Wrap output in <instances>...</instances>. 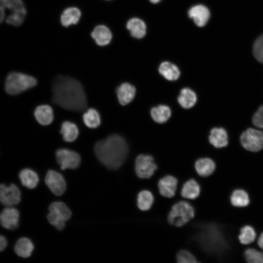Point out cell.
Masks as SVG:
<instances>
[{"label": "cell", "mask_w": 263, "mask_h": 263, "mask_svg": "<svg viewBox=\"0 0 263 263\" xmlns=\"http://www.w3.org/2000/svg\"><path fill=\"white\" fill-rule=\"evenodd\" d=\"M50 217L63 222H66L71 217L72 213L69 207L61 202H54L49 207Z\"/></svg>", "instance_id": "obj_13"}, {"label": "cell", "mask_w": 263, "mask_h": 263, "mask_svg": "<svg viewBox=\"0 0 263 263\" xmlns=\"http://www.w3.org/2000/svg\"><path fill=\"white\" fill-rule=\"evenodd\" d=\"M94 150L98 159L110 169H118L125 161L128 152L125 139L117 134L109 136L98 141Z\"/></svg>", "instance_id": "obj_2"}, {"label": "cell", "mask_w": 263, "mask_h": 263, "mask_svg": "<svg viewBox=\"0 0 263 263\" xmlns=\"http://www.w3.org/2000/svg\"><path fill=\"white\" fill-rule=\"evenodd\" d=\"M157 168V165L151 155L142 154L136 158L135 171L140 178H150L154 174Z\"/></svg>", "instance_id": "obj_7"}, {"label": "cell", "mask_w": 263, "mask_h": 263, "mask_svg": "<svg viewBox=\"0 0 263 263\" xmlns=\"http://www.w3.org/2000/svg\"><path fill=\"white\" fill-rule=\"evenodd\" d=\"M135 87L128 83L121 84L116 90L118 101L122 105H126L130 103L135 94Z\"/></svg>", "instance_id": "obj_15"}, {"label": "cell", "mask_w": 263, "mask_h": 263, "mask_svg": "<svg viewBox=\"0 0 263 263\" xmlns=\"http://www.w3.org/2000/svg\"><path fill=\"white\" fill-rule=\"evenodd\" d=\"M177 261L179 263H194L197 262L195 257L189 251L181 250L176 257Z\"/></svg>", "instance_id": "obj_35"}, {"label": "cell", "mask_w": 263, "mask_h": 263, "mask_svg": "<svg viewBox=\"0 0 263 263\" xmlns=\"http://www.w3.org/2000/svg\"><path fill=\"white\" fill-rule=\"evenodd\" d=\"M152 3H156L159 2L161 0H150Z\"/></svg>", "instance_id": "obj_40"}, {"label": "cell", "mask_w": 263, "mask_h": 263, "mask_svg": "<svg viewBox=\"0 0 263 263\" xmlns=\"http://www.w3.org/2000/svg\"><path fill=\"white\" fill-rule=\"evenodd\" d=\"M242 146L247 150L257 152L263 149V132L259 130L248 128L240 137Z\"/></svg>", "instance_id": "obj_6"}, {"label": "cell", "mask_w": 263, "mask_h": 263, "mask_svg": "<svg viewBox=\"0 0 263 263\" xmlns=\"http://www.w3.org/2000/svg\"><path fill=\"white\" fill-rule=\"evenodd\" d=\"M250 246L254 247L263 250V231L258 236L255 243L251 244Z\"/></svg>", "instance_id": "obj_37"}, {"label": "cell", "mask_w": 263, "mask_h": 263, "mask_svg": "<svg viewBox=\"0 0 263 263\" xmlns=\"http://www.w3.org/2000/svg\"><path fill=\"white\" fill-rule=\"evenodd\" d=\"M53 101L68 110L80 112L86 109L87 98L83 87L76 79L59 75L52 83Z\"/></svg>", "instance_id": "obj_1"}, {"label": "cell", "mask_w": 263, "mask_h": 263, "mask_svg": "<svg viewBox=\"0 0 263 263\" xmlns=\"http://www.w3.org/2000/svg\"><path fill=\"white\" fill-rule=\"evenodd\" d=\"M34 248V246L31 241L28 238L23 237L17 241L14 250L17 255L25 258L31 255Z\"/></svg>", "instance_id": "obj_23"}, {"label": "cell", "mask_w": 263, "mask_h": 263, "mask_svg": "<svg viewBox=\"0 0 263 263\" xmlns=\"http://www.w3.org/2000/svg\"><path fill=\"white\" fill-rule=\"evenodd\" d=\"M7 241L6 238L0 235V252L2 251L6 248Z\"/></svg>", "instance_id": "obj_38"}, {"label": "cell", "mask_w": 263, "mask_h": 263, "mask_svg": "<svg viewBox=\"0 0 263 263\" xmlns=\"http://www.w3.org/2000/svg\"><path fill=\"white\" fill-rule=\"evenodd\" d=\"M209 141L216 148L226 147L228 144V137L226 132L222 128L212 129L209 136Z\"/></svg>", "instance_id": "obj_19"}, {"label": "cell", "mask_w": 263, "mask_h": 263, "mask_svg": "<svg viewBox=\"0 0 263 263\" xmlns=\"http://www.w3.org/2000/svg\"><path fill=\"white\" fill-rule=\"evenodd\" d=\"M197 101V96L194 91L189 88H183L178 97V101L184 108L189 109L192 107Z\"/></svg>", "instance_id": "obj_28"}, {"label": "cell", "mask_w": 263, "mask_h": 263, "mask_svg": "<svg viewBox=\"0 0 263 263\" xmlns=\"http://www.w3.org/2000/svg\"><path fill=\"white\" fill-rule=\"evenodd\" d=\"M83 120L85 124L90 128L98 127L101 122L98 112L94 109H88L83 115Z\"/></svg>", "instance_id": "obj_33"}, {"label": "cell", "mask_w": 263, "mask_h": 263, "mask_svg": "<svg viewBox=\"0 0 263 263\" xmlns=\"http://www.w3.org/2000/svg\"><path fill=\"white\" fill-rule=\"evenodd\" d=\"M201 188L198 183L193 179L187 181L183 186L181 194L183 198L195 199L200 195Z\"/></svg>", "instance_id": "obj_22"}, {"label": "cell", "mask_w": 263, "mask_h": 263, "mask_svg": "<svg viewBox=\"0 0 263 263\" xmlns=\"http://www.w3.org/2000/svg\"><path fill=\"white\" fill-rule=\"evenodd\" d=\"M19 178L22 185L30 189L36 188L39 181L37 173L29 169L21 170L19 173Z\"/></svg>", "instance_id": "obj_26"}, {"label": "cell", "mask_w": 263, "mask_h": 263, "mask_svg": "<svg viewBox=\"0 0 263 263\" xmlns=\"http://www.w3.org/2000/svg\"><path fill=\"white\" fill-rule=\"evenodd\" d=\"M60 132L63 139L68 142L75 141L78 135V129L76 125L70 121H64L61 124Z\"/></svg>", "instance_id": "obj_29"}, {"label": "cell", "mask_w": 263, "mask_h": 263, "mask_svg": "<svg viewBox=\"0 0 263 263\" xmlns=\"http://www.w3.org/2000/svg\"><path fill=\"white\" fill-rule=\"evenodd\" d=\"M37 83L36 79L31 75L13 72L6 77L5 89L8 94L16 95L34 87Z\"/></svg>", "instance_id": "obj_3"}, {"label": "cell", "mask_w": 263, "mask_h": 263, "mask_svg": "<svg viewBox=\"0 0 263 263\" xmlns=\"http://www.w3.org/2000/svg\"><path fill=\"white\" fill-rule=\"evenodd\" d=\"M257 237L255 229L249 225H245L241 227L238 237L239 242L244 245H250L254 243Z\"/></svg>", "instance_id": "obj_21"}, {"label": "cell", "mask_w": 263, "mask_h": 263, "mask_svg": "<svg viewBox=\"0 0 263 263\" xmlns=\"http://www.w3.org/2000/svg\"><path fill=\"white\" fill-rule=\"evenodd\" d=\"M244 257L246 263H263V250L247 245Z\"/></svg>", "instance_id": "obj_32"}, {"label": "cell", "mask_w": 263, "mask_h": 263, "mask_svg": "<svg viewBox=\"0 0 263 263\" xmlns=\"http://www.w3.org/2000/svg\"><path fill=\"white\" fill-rule=\"evenodd\" d=\"M21 194L19 188L13 184L9 186L0 184V202L4 206L12 207L20 201Z\"/></svg>", "instance_id": "obj_9"}, {"label": "cell", "mask_w": 263, "mask_h": 263, "mask_svg": "<svg viewBox=\"0 0 263 263\" xmlns=\"http://www.w3.org/2000/svg\"><path fill=\"white\" fill-rule=\"evenodd\" d=\"M159 72L166 79L170 81L177 80L180 75L178 67L168 61L163 62L160 64Z\"/></svg>", "instance_id": "obj_27"}, {"label": "cell", "mask_w": 263, "mask_h": 263, "mask_svg": "<svg viewBox=\"0 0 263 263\" xmlns=\"http://www.w3.org/2000/svg\"><path fill=\"white\" fill-rule=\"evenodd\" d=\"M6 19L5 10L4 7L0 3V23Z\"/></svg>", "instance_id": "obj_39"}, {"label": "cell", "mask_w": 263, "mask_h": 263, "mask_svg": "<svg viewBox=\"0 0 263 263\" xmlns=\"http://www.w3.org/2000/svg\"><path fill=\"white\" fill-rule=\"evenodd\" d=\"M56 160L62 170L66 169H75L79 166L80 157L75 151L60 149L56 151Z\"/></svg>", "instance_id": "obj_8"}, {"label": "cell", "mask_w": 263, "mask_h": 263, "mask_svg": "<svg viewBox=\"0 0 263 263\" xmlns=\"http://www.w3.org/2000/svg\"><path fill=\"white\" fill-rule=\"evenodd\" d=\"M253 54L256 59L263 63V35L260 36L253 45Z\"/></svg>", "instance_id": "obj_34"}, {"label": "cell", "mask_w": 263, "mask_h": 263, "mask_svg": "<svg viewBox=\"0 0 263 263\" xmlns=\"http://www.w3.org/2000/svg\"><path fill=\"white\" fill-rule=\"evenodd\" d=\"M45 182L52 192L56 195H61L66 190V184L63 177L56 171L49 170L47 172Z\"/></svg>", "instance_id": "obj_10"}, {"label": "cell", "mask_w": 263, "mask_h": 263, "mask_svg": "<svg viewBox=\"0 0 263 263\" xmlns=\"http://www.w3.org/2000/svg\"><path fill=\"white\" fill-rule=\"evenodd\" d=\"M229 201L231 205L237 208H244L249 205L250 202L248 192L243 188H236L231 192Z\"/></svg>", "instance_id": "obj_16"}, {"label": "cell", "mask_w": 263, "mask_h": 263, "mask_svg": "<svg viewBox=\"0 0 263 263\" xmlns=\"http://www.w3.org/2000/svg\"><path fill=\"white\" fill-rule=\"evenodd\" d=\"M81 12L76 7H69L66 9L61 15L60 21L62 25L68 27L72 24H76L79 20Z\"/></svg>", "instance_id": "obj_25"}, {"label": "cell", "mask_w": 263, "mask_h": 263, "mask_svg": "<svg viewBox=\"0 0 263 263\" xmlns=\"http://www.w3.org/2000/svg\"><path fill=\"white\" fill-rule=\"evenodd\" d=\"M215 162L209 158H202L195 163V169L197 173L202 177H207L211 175L216 169Z\"/></svg>", "instance_id": "obj_17"}, {"label": "cell", "mask_w": 263, "mask_h": 263, "mask_svg": "<svg viewBox=\"0 0 263 263\" xmlns=\"http://www.w3.org/2000/svg\"><path fill=\"white\" fill-rule=\"evenodd\" d=\"M178 181L171 175H167L160 179L158 184L159 191L161 195L167 198L173 197L176 193Z\"/></svg>", "instance_id": "obj_12"}, {"label": "cell", "mask_w": 263, "mask_h": 263, "mask_svg": "<svg viewBox=\"0 0 263 263\" xmlns=\"http://www.w3.org/2000/svg\"><path fill=\"white\" fill-rule=\"evenodd\" d=\"M91 36L96 44L99 46L108 44L112 38L111 31L107 26L103 25L96 26L92 32Z\"/></svg>", "instance_id": "obj_18"}, {"label": "cell", "mask_w": 263, "mask_h": 263, "mask_svg": "<svg viewBox=\"0 0 263 263\" xmlns=\"http://www.w3.org/2000/svg\"><path fill=\"white\" fill-rule=\"evenodd\" d=\"M151 116L156 122L163 123L170 117L171 111L169 108L166 105H159L152 108L150 111Z\"/></svg>", "instance_id": "obj_30"}, {"label": "cell", "mask_w": 263, "mask_h": 263, "mask_svg": "<svg viewBox=\"0 0 263 263\" xmlns=\"http://www.w3.org/2000/svg\"><path fill=\"white\" fill-rule=\"evenodd\" d=\"M154 201V197L152 193L148 190L140 191L137 198V205L141 210L147 211L149 210Z\"/></svg>", "instance_id": "obj_31"}, {"label": "cell", "mask_w": 263, "mask_h": 263, "mask_svg": "<svg viewBox=\"0 0 263 263\" xmlns=\"http://www.w3.org/2000/svg\"><path fill=\"white\" fill-rule=\"evenodd\" d=\"M34 115L38 122L42 125L51 124L54 119L53 110L48 105H42L37 107L35 110Z\"/></svg>", "instance_id": "obj_20"}, {"label": "cell", "mask_w": 263, "mask_h": 263, "mask_svg": "<svg viewBox=\"0 0 263 263\" xmlns=\"http://www.w3.org/2000/svg\"><path fill=\"white\" fill-rule=\"evenodd\" d=\"M194 215V209L189 203L179 201L172 207L168 220L170 225L181 227L192 219Z\"/></svg>", "instance_id": "obj_4"}, {"label": "cell", "mask_w": 263, "mask_h": 263, "mask_svg": "<svg viewBox=\"0 0 263 263\" xmlns=\"http://www.w3.org/2000/svg\"><path fill=\"white\" fill-rule=\"evenodd\" d=\"M252 122L255 126L263 129V105L259 107L254 114Z\"/></svg>", "instance_id": "obj_36"}, {"label": "cell", "mask_w": 263, "mask_h": 263, "mask_svg": "<svg viewBox=\"0 0 263 263\" xmlns=\"http://www.w3.org/2000/svg\"><path fill=\"white\" fill-rule=\"evenodd\" d=\"M19 213L15 208H5L0 213V224L6 229H16L19 226Z\"/></svg>", "instance_id": "obj_11"}, {"label": "cell", "mask_w": 263, "mask_h": 263, "mask_svg": "<svg viewBox=\"0 0 263 263\" xmlns=\"http://www.w3.org/2000/svg\"><path fill=\"white\" fill-rule=\"evenodd\" d=\"M127 28L134 38H141L146 35V26L145 23L138 18H132L127 23Z\"/></svg>", "instance_id": "obj_24"}, {"label": "cell", "mask_w": 263, "mask_h": 263, "mask_svg": "<svg viewBox=\"0 0 263 263\" xmlns=\"http://www.w3.org/2000/svg\"><path fill=\"white\" fill-rule=\"evenodd\" d=\"M0 3L5 9L10 11L5 19L7 23L19 26L23 23L26 10L22 0H0Z\"/></svg>", "instance_id": "obj_5"}, {"label": "cell", "mask_w": 263, "mask_h": 263, "mask_svg": "<svg viewBox=\"0 0 263 263\" xmlns=\"http://www.w3.org/2000/svg\"><path fill=\"white\" fill-rule=\"evenodd\" d=\"M188 16L192 19L196 25L199 27L205 26L210 17L209 10L202 5H195L188 11Z\"/></svg>", "instance_id": "obj_14"}]
</instances>
